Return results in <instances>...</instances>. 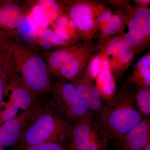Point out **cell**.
Masks as SVG:
<instances>
[{
	"mask_svg": "<svg viewBox=\"0 0 150 150\" xmlns=\"http://www.w3.org/2000/svg\"><path fill=\"white\" fill-rule=\"evenodd\" d=\"M95 118L110 140L116 141L145 118L135 103L134 89L125 84L116 91Z\"/></svg>",
	"mask_w": 150,
	"mask_h": 150,
	"instance_id": "obj_1",
	"label": "cell"
},
{
	"mask_svg": "<svg viewBox=\"0 0 150 150\" xmlns=\"http://www.w3.org/2000/svg\"><path fill=\"white\" fill-rule=\"evenodd\" d=\"M73 124L61 114L52 102L43 106L22 134L16 149L42 142L70 143Z\"/></svg>",
	"mask_w": 150,
	"mask_h": 150,
	"instance_id": "obj_2",
	"label": "cell"
},
{
	"mask_svg": "<svg viewBox=\"0 0 150 150\" xmlns=\"http://www.w3.org/2000/svg\"><path fill=\"white\" fill-rule=\"evenodd\" d=\"M10 53L16 74L28 89L36 96L51 92L50 74L41 56L21 43H14Z\"/></svg>",
	"mask_w": 150,
	"mask_h": 150,
	"instance_id": "obj_3",
	"label": "cell"
},
{
	"mask_svg": "<svg viewBox=\"0 0 150 150\" xmlns=\"http://www.w3.org/2000/svg\"><path fill=\"white\" fill-rule=\"evenodd\" d=\"M64 11L71 20L84 41L92 45L97 30L100 14L105 6L102 2L88 0L63 2Z\"/></svg>",
	"mask_w": 150,
	"mask_h": 150,
	"instance_id": "obj_4",
	"label": "cell"
},
{
	"mask_svg": "<svg viewBox=\"0 0 150 150\" xmlns=\"http://www.w3.org/2000/svg\"><path fill=\"white\" fill-rule=\"evenodd\" d=\"M51 93L54 96L52 103L72 123L94 115L86 107L72 82L60 79L51 86Z\"/></svg>",
	"mask_w": 150,
	"mask_h": 150,
	"instance_id": "obj_5",
	"label": "cell"
},
{
	"mask_svg": "<svg viewBox=\"0 0 150 150\" xmlns=\"http://www.w3.org/2000/svg\"><path fill=\"white\" fill-rule=\"evenodd\" d=\"M128 31L122 35L136 55L150 43V9L149 7L128 6L125 11Z\"/></svg>",
	"mask_w": 150,
	"mask_h": 150,
	"instance_id": "obj_6",
	"label": "cell"
},
{
	"mask_svg": "<svg viewBox=\"0 0 150 150\" xmlns=\"http://www.w3.org/2000/svg\"><path fill=\"white\" fill-rule=\"evenodd\" d=\"M109 137L94 115L73 125L70 144L74 150H107Z\"/></svg>",
	"mask_w": 150,
	"mask_h": 150,
	"instance_id": "obj_7",
	"label": "cell"
},
{
	"mask_svg": "<svg viewBox=\"0 0 150 150\" xmlns=\"http://www.w3.org/2000/svg\"><path fill=\"white\" fill-rule=\"evenodd\" d=\"M96 48L107 57L110 63V71L117 80L121 79L136 56L121 35L100 40Z\"/></svg>",
	"mask_w": 150,
	"mask_h": 150,
	"instance_id": "obj_8",
	"label": "cell"
},
{
	"mask_svg": "<svg viewBox=\"0 0 150 150\" xmlns=\"http://www.w3.org/2000/svg\"><path fill=\"white\" fill-rule=\"evenodd\" d=\"M43 106L38 100L29 109L0 126V147H16L25 129L39 114Z\"/></svg>",
	"mask_w": 150,
	"mask_h": 150,
	"instance_id": "obj_9",
	"label": "cell"
},
{
	"mask_svg": "<svg viewBox=\"0 0 150 150\" xmlns=\"http://www.w3.org/2000/svg\"><path fill=\"white\" fill-rule=\"evenodd\" d=\"M23 13L18 2L0 1V38L10 45L17 30L23 21Z\"/></svg>",
	"mask_w": 150,
	"mask_h": 150,
	"instance_id": "obj_10",
	"label": "cell"
},
{
	"mask_svg": "<svg viewBox=\"0 0 150 150\" xmlns=\"http://www.w3.org/2000/svg\"><path fill=\"white\" fill-rule=\"evenodd\" d=\"M7 91H11L12 103L7 104L5 110L12 117H16L18 109L27 110L38 101L37 96L23 84L16 72L9 81Z\"/></svg>",
	"mask_w": 150,
	"mask_h": 150,
	"instance_id": "obj_11",
	"label": "cell"
},
{
	"mask_svg": "<svg viewBox=\"0 0 150 150\" xmlns=\"http://www.w3.org/2000/svg\"><path fill=\"white\" fill-rule=\"evenodd\" d=\"M97 50L93 44L86 43L83 49L57 73L60 79L70 81L74 83L83 74L86 67Z\"/></svg>",
	"mask_w": 150,
	"mask_h": 150,
	"instance_id": "obj_12",
	"label": "cell"
},
{
	"mask_svg": "<svg viewBox=\"0 0 150 150\" xmlns=\"http://www.w3.org/2000/svg\"><path fill=\"white\" fill-rule=\"evenodd\" d=\"M94 81L84 71L82 76L74 83L88 110L97 117L102 112L106 103Z\"/></svg>",
	"mask_w": 150,
	"mask_h": 150,
	"instance_id": "obj_13",
	"label": "cell"
},
{
	"mask_svg": "<svg viewBox=\"0 0 150 150\" xmlns=\"http://www.w3.org/2000/svg\"><path fill=\"white\" fill-rule=\"evenodd\" d=\"M115 142L118 150H142L150 142V118H144Z\"/></svg>",
	"mask_w": 150,
	"mask_h": 150,
	"instance_id": "obj_14",
	"label": "cell"
},
{
	"mask_svg": "<svg viewBox=\"0 0 150 150\" xmlns=\"http://www.w3.org/2000/svg\"><path fill=\"white\" fill-rule=\"evenodd\" d=\"M86 42L76 43L62 47L49 53L46 60L49 74L56 75L58 72L83 48Z\"/></svg>",
	"mask_w": 150,
	"mask_h": 150,
	"instance_id": "obj_15",
	"label": "cell"
},
{
	"mask_svg": "<svg viewBox=\"0 0 150 150\" xmlns=\"http://www.w3.org/2000/svg\"><path fill=\"white\" fill-rule=\"evenodd\" d=\"M150 87V51L142 56L133 66L132 74L127 78L126 84Z\"/></svg>",
	"mask_w": 150,
	"mask_h": 150,
	"instance_id": "obj_16",
	"label": "cell"
},
{
	"mask_svg": "<svg viewBox=\"0 0 150 150\" xmlns=\"http://www.w3.org/2000/svg\"><path fill=\"white\" fill-rule=\"evenodd\" d=\"M95 81L97 88L106 103L117 91L115 77L110 69H106L100 73Z\"/></svg>",
	"mask_w": 150,
	"mask_h": 150,
	"instance_id": "obj_17",
	"label": "cell"
},
{
	"mask_svg": "<svg viewBox=\"0 0 150 150\" xmlns=\"http://www.w3.org/2000/svg\"><path fill=\"white\" fill-rule=\"evenodd\" d=\"M126 22L127 18L125 14L116 11L104 28L100 30L98 37L100 40L115 36L116 34L121 35L125 29Z\"/></svg>",
	"mask_w": 150,
	"mask_h": 150,
	"instance_id": "obj_18",
	"label": "cell"
},
{
	"mask_svg": "<svg viewBox=\"0 0 150 150\" xmlns=\"http://www.w3.org/2000/svg\"><path fill=\"white\" fill-rule=\"evenodd\" d=\"M98 51L89 62L85 71L89 77L94 81L103 70L110 69V63L107 57L102 52Z\"/></svg>",
	"mask_w": 150,
	"mask_h": 150,
	"instance_id": "obj_19",
	"label": "cell"
},
{
	"mask_svg": "<svg viewBox=\"0 0 150 150\" xmlns=\"http://www.w3.org/2000/svg\"><path fill=\"white\" fill-rule=\"evenodd\" d=\"M134 99L139 112L144 118L150 117V87L137 86L134 89Z\"/></svg>",
	"mask_w": 150,
	"mask_h": 150,
	"instance_id": "obj_20",
	"label": "cell"
},
{
	"mask_svg": "<svg viewBox=\"0 0 150 150\" xmlns=\"http://www.w3.org/2000/svg\"><path fill=\"white\" fill-rule=\"evenodd\" d=\"M9 56L0 75V110L2 105L4 97L6 94L7 87L9 81L16 72L15 67L12 59Z\"/></svg>",
	"mask_w": 150,
	"mask_h": 150,
	"instance_id": "obj_21",
	"label": "cell"
},
{
	"mask_svg": "<svg viewBox=\"0 0 150 150\" xmlns=\"http://www.w3.org/2000/svg\"><path fill=\"white\" fill-rule=\"evenodd\" d=\"M38 37L40 40L47 42L52 46L62 48L73 45L71 42L57 35L53 30L47 28L40 30L38 33Z\"/></svg>",
	"mask_w": 150,
	"mask_h": 150,
	"instance_id": "obj_22",
	"label": "cell"
},
{
	"mask_svg": "<svg viewBox=\"0 0 150 150\" xmlns=\"http://www.w3.org/2000/svg\"><path fill=\"white\" fill-rule=\"evenodd\" d=\"M15 150H74L70 143L62 144L56 142H46L30 145Z\"/></svg>",
	"mask_w": 150,
	"mask_h": 150,
	"instance_id": "obj_23",
	"label": "cell"
},
{
	"mask_svg": "<svg viewBox=\"0 0 150 150\" xmlns=\"http://www.w3.org/2000/svg\"><path fill=\"white\" fill-rule=\"evenodd\" d=\"M112 10L105 6L100 14L98 21L97 30H101L105 26L113 15Z\"/></svg>",
	"mask_w": 150,
	"mask_h": 150,
	"instance_id": "obj_24",
	"label": "cell"
},
{
	"mask_svg": "<svg viewBox=\"0 0 150 150\" xmlns=\"http://www.w3.org/2000/svg\"><path fill=\"white\" fill-rule=\"evenodd\" d=\"M32 15L33 21L37 26L41 28L42 29L46 28L49 23L50 20L47 16L46 12L38 14Z\"/></svg>",
	"mask_w": 150,
	"mask_h": 150,
	"instance_id": "obj_25",
	"label": "cell"
},
{
	"mask_svg": "<svg viewBox=\"0 0 150 150\" xmlns=\"http://www.w3.org/2000/svg\"><path fill=\"white\" fill-rule=\"evenodd\" d=\"M10 48L8 49H0V75L1 74L3 68L8 59Z\"/></svg>",
	"mask_w": 150,
	"mask_h": 150,
	"instance_id": "obj_26",
	"label": "cell"
},
{
	"mask_svg": "<svg viewBox=\"0 0 150 150\" xmlns=\"http://www.w3.org/2000/svg\"><path fill=\"white\" fill-rule=\"evenodd\" d=\"M38 3L39 5L42 6L47 10L52 9L53 6L55 5L57 2L52 0H41L38 1Z\"/></svg>",
	"mask_w": 150,
	"mask_h": 150,
	"instance_id": "obj_27",
	"label": "cell"
},
{
	"mask_svg": "<svg viewBox=\"0 0 150 150\" xmlns=\"http://www.w3.org/2000/svg\"><path fill=\"white\" fill-rule=\"evenodd\" d=\"M136 4V5L141 6H145L149 7L150 4V0H136L132 1Z\"/></svg>",
	"mask_w": 150,
	"mask_h": 150,
	"instance_id": "obj_28",
	"label": "cell"
},
{
	"mask_svg": "<svg viewBox=\"0 0 150 150\" xmlns=\"http://www.w3.org/2000/svg\"><path fill=\"white\" fill-rule=\"evenodd\" d=\"M11 46L0 38V49H8Z\"/></svg>",
	"mask_w": 150,
	"mask_h": 150,
	"instance_id": "obj_29",
	"label": "cell"
},
{
	"mask_svg": "<svg viewBox=\"0 0 150 150\" xmlns=\"http://www.w3.org/2000/svg\"><path fill=\"white\" fill-rule=\"evenodd\" d=\"M142 150H150V142L148 143Z\"/></svg>",
	"mask_w": 150,
	"mask_h": 150,
	"instance_id": "obj_30",
	"label": "cell"
},
{
	"mask_svg": "<svg viewBox=\"0 0 150 150\" xmlns=\"http://www.w3.org/2000/svg\"><path fill=\"white\" fill-rule=\"evenodd\" d=\"M0 150H6L5 148L0 147Z\"/></svg>",
	"mask_w": 150,
	"mask_h": 150,
	"instance_id": "obj_31",
	"label": "cell"
}]
</instances>
